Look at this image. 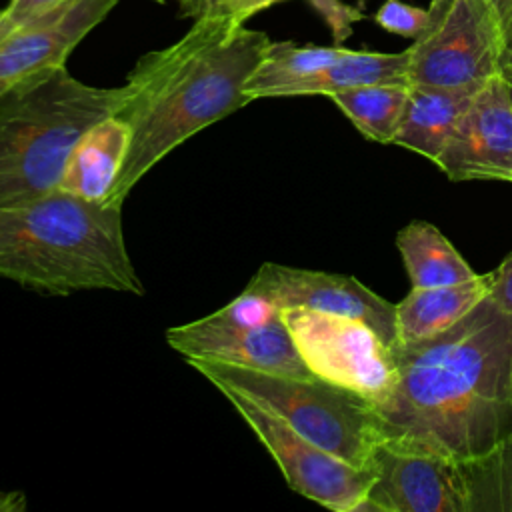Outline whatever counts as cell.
<instances>
[{
	"label": "cell",
	"instance_id": "obj_32",
	"mask_svg": "<svg viewBox=\"0 0 512 512\" xmlns=\"http://www.w3.org/2000/svg\"><path fill=\"white\" fill-rule=\"evenodd\" d=\"M154 2H166V0H154Z\"/></svg>",
	"mask_w": 512,
	"mask_h": 512
},
{
	"label": "cell",
	"instance_id": "obj_15",
	"mask_svg": "<svg viewBox=\"0 0 512 512\" xmlns=\"http://www.w3.org/2000/svg\"><path fill=\"white\" fill-rule=\"evenodd\" d=\"M130 130L116 114L94 124L74 146L58 190L106 202L128 154Z\"/></svg>",
	"mask_w": 512,
	"mask_h": 512
},
{
	"label": "cell",
	"instance_id": "obj_29",
	"mask_svg": "<svg viewBox=\"0 0 512 512\" xmlns=\"http://www.w3.org/2000/svg\"><path fill=\"white\" fill-rule=\"evenodd\" d=\"M26 508V496L22 492L0 490V512H20Z\"/></svg>",
	"mask_w": 512,
	"mask_h": 512
},
{
	"label": "cell",
	"instance_id": "obj_21",
	"mask_svg": "<svg viewBox=\"0 0 512 512\" xmlns=\"http://www.w3.org/2000/svg\"><path fill=\"white\" fill-rule=\"evenodd\" d=\"M460 466L470 512H512V434L490 454Z\"/></svg>",
	"mask_w": 512,
	"mask_h": 512
},
{
	"label": "cell",
	"instance_id": "obj_33",
	"mask_svg": "<svg viewBox=\"0 0 512 512\" xmlns=\"http://www.w3.org/2000/svg\"><path fill=\"white\" fill-rule=\"evenodd\" d=\"M510 90H512V86H510Z\"/></svg>",
	"mask_w": 512,
	"mask_h": 512
},
{
	"label": "cell",
	"instance_id": "obj_31",
	"mask_svg": "<svg viewBox=\"0 0 512 512\" xmlns=\"http://www.w3.org/2000/svg\"><path fill=\"white\" fill-rule=\"evenodd\" d=\"M2 14H4V12H2V8H0V40L6 38V30H4V24H2Z\"/></svg>",
	"mask_w": 512,
	"mask_h": 512
},
{
	"label": "cell",
	"instance_id": "obj_20",
	"mask_svg": "<svg viewBox=\"0 0 512 512\" xmlns=\"http://www.w3.org/2000/svg\"><path fill=\"white\" fill-rule=\"evenodd\" d=\"M410 84H368L334 92L328 98L372 142L392 144L402 120Z\"/></svg>",
	"mask_w": 512,
	"mask_h": 512
},
{
	"label": "cell",
	"instance_id": "obj_10",
	"mask_svg": "<svg viewBox=\"0 0 512 512\" xmlns=\"http://www.w3.org/2000/svg\"><path fill=\"white\" fill-rule=\"evenodd\" d=\"M278 308H310L360 318L392 348L396 344L394 304L346 274L304 270L266 262L246 284Z\"/></svg>",
	"mask_w": 512,
	"mask_h": 512
},
{
	"label": "cell",
	"instance_id": "obj_24",
	"mask_svg": "<svg viewBox=\"0 0 512 512\" xmlns=\"http://www.w3.org/2000/svg\"><path fill=\"white\" fill-rule=\"evenodd\" d=\"M62 0H10L6 8H2V24H4V30H6V36L40 18L42 14H46L48 10H52L56 4H60Z\"/></svg>",
	"mask_w": 512,
	"mask_h": 512
},
{
	"label": "cell",
	"instance_id": "obj_27",
	"mask_svg": "<svg viewBox=\"0 0 512 512\" xmlns=\"http://www.w3.org/2000/svg\"><path fill=\"white\" fill-rule=\"evenodd\" d=\"M498 76L512 86V20L502 28L498 52Z\"/></svg>",
	"mask_w": 512,
	"mask_h": 512
},
{
	"label": "cell",
	"instance_id": "obj_8",
	"mask_svg": "<svg viewBox=\"0 0 512 512\" xmlns=\"http://www.w3.org/2000/svg\"><path fill=\"white\" fill-rule=\"evenodd\" d=\"M222 394L272 454L294 492L334 512H360L374 482L372 468L340 460L238 392Z\"/></svg>",
	"mask_w": 512,
	"mask_h": 512
},
{
	"label": "cell",
	"instance_id": "obj_14",
	"mask_svg": "<svg viewBox=\"0 0 512 512\" xmlns=\"http://www.w3.org/2000/svg\"><path fill=\"white\" fill-rule=\"evenodd\" d=\"M484 86V84H482ZM482 86L410 84L394 142L422 158L436 162Z\"/></svg>",
	"mask_w": 512,
	"mask_h": 512
},
{
	"label": "cell",
	"instance_id": "obj_11",
	"mask_svg": "<svg viewBox=\"0 0 512 512\" xmlns=\"http://www.w3.org/2000/svg\"><path fill=\"white\" fill-rule=\"evenodd\" d=\"M374 482L360 512H470L462 466L378 444Z\"/></svg>",
	"mask_w": 512,
	"mask_h": 512
},
{
	"label": "cell",
	"instance_id": "obj_6",
	"mask_svg": "<svg viewBox=\"0 0 512 512\" xmlns=\"http://www.w3.org/2000/svg\"><path fill=\"white\" fill-rule=\"evenodd\" d=\"M186 360H208L286 378H316L302 360L280 308L244 288L220 310L166 330Z\"/></svg>",
	"mask_w": 512,
	"mask_h": 512
},
{
	"label": "cell",
	"instance_id": "obj_5",
	"mask_svg": "<svg viewBox=\"0 0 512 512\" xmlns=\"http://www.w3.org/2000/svg\"><path fill=\"white\" fill-rule=\"evenodd\" d=\"M220 392H238L340 460L370 468L382 442L376 404L320 378H286L208 360H186Z\"/></svg>",
	"mask_w": 512,
	"mask_h": 512
},
{
	"label": "cell",
	"instance_id": "obj_30",
	"mask_svg": "<svg viewBox=\"0 0 512 512\" xmlns=\"http://www.w3.org/2000/svg\"><path fill=\"white\" fill-rule=\"evenodd\" d=\"M488 4L496 12V18L500 22V32H502V28L512 20V0H488Z\"/></svg>",
	"mask_w": 512,
	"mask_h": 512
},
{
	"label": "cell",
	"instance_id": "obj_3",
	"mask_svg": "<svg viewBox=\"0 0 512 512\" xmlns=\"http://www.w3.org/2000/svg\"><path fill=\"white\" fill-rule=\"evenodd\" d=\"M0 276L48 294H144L126 248L122 206L62 190L0 208Z\"/></svg>",
	"mask_w": 512,
	"mask_h": 512
},
{
	"label": "cell",
	"instance_id": "obj_25",
	"mask_svg": "<svg viewBox=\"0 0 512 512\" xmlns=\"http://www.w3.org/2000/svg\"><path fill=\"white\" fill-rule=\"evenodd\" d=\"M494 282L490 298L508 314H512V252L492 270Z\"/></svg>",
	"mask_w": 512,
	"mask_h": 512
},
{
	"label": "cell",
	"instance_id": "obj_4",
	"mask_svg": "<svg viewBox=\"0 0 512 512\" xmlns=\"http://www.w3.org/2000/svg\"><path fill=\"white\" fill-rule=\"evenodd\" d=\"M124 86L98 88L64 66L34 74L0 94V208L58 190L78 140L116 114Z\"/></svg>",
	"mask_w": 512,
	"mask_h": 512
},
{
	"label": "cell",
	"instance_id": "obj_1",
	"mask_svg": "<svg viewBox=\"0 0 512 512\" xmlns=\"http://www.w3.org/2000/svg\"><path fill=\"white\" fill-rule=\"evenodd\" d=\"M384 446L466 464L512 434V314L490 296L448 330L392 346Z\"/></svg>",
	"mask_w": 512,
	"mask_h": 512
},
{
	"label": "cell",
	"instance_id": "obj_12",
	"mask_svg": "<svg viewBox=\"0 0 512 512\" xmlns=\"http://www.w3.org/2000/svg\"><path fill=\"white\" fill-rule=\"evenodd\" d=\"M434 164L452 182H512V90L500 76L474 94Z\"/></svg>",
	"mask_w": 512,
	"mask_h": 512
},
{
	"label": "cell",
	"instance_id": "obj_19",
	"mask_svg": "<svg viewBox=\"0 0 512 512\" xmlns=\"http://www.w3.org/2000/svg\"><path fill=\"white\" fill-rule=\"evenodd\" d=\"M346 48L342 46H298L294 42H270L258 68L246 82L248 100L286 98L300 80L332 64Z\"/></svg>",
	"mask_w": 512,
	"mask_h": 512
},
{
	"label": "cell",
	"instance_id": "obj_18",
	"mask_svg": "<svg viewBox=\"0 0 512 512\" xmlns=\"http://www.w3.org/2000/svg\"><path fill=\"white\" fill-rule=\"evenodd\" d=\"M408 62V48L396 54L346 48L332 64L294 84L288 96H330L368 84H410Z\"/></svg>",
	"mask_w": 512,
	"mask_h": 512
},
{
	"label": "cell",
	"instance_id": "obj_26",
	"mask_svg": "<svg viewBox=\"0 0 512 512\" xmlns=\"http://www.w3.org/2000/svg\"><path fill=\"white\" fill-rule=\"evenodd\" d=\"M276 2H282V0H226L216 14H226L232 20L244 24L250 16L270 8Z\"/></svg>",
	"mask_w": 512,
	"mask_h": 512
},
{
	"label": "cell",
	"instance_id": "obj_9",
	"mask_svg": "<svg viewBox=\"0 0 512 512\" xmlns=\"http://www.w3.org/2000/svg\"><path fill=\"white\" fill-rule=\"evenodd\" d=\"M500 22L488 0H450L432 28L408 48V82L482 86L498 76Z\"/></svg>",
	"mask_w": 512,
	"mask_h": 512
},
{
	"label": "cell",
	"instance_id": "obj_16",
	"mask_svg": "<svg viewBox=\"0 0 512 512\" xmlns=\"http://www.w3.org/2000/svg\"><path fill=\"white\" fill-rule=\"evenodd\" d=\"M492 282L494 272H484L460 284L412 288L394 304L396 344L416 342L448 330L490 296Z\"/></svg>",
	"mask_w": 512,
	"mask_h": 512
},
{
	"label": "cell",
	"instance_id": "obj_2",
	"mask_svg": "<svg viewBox=\"0 0 512 512\" xmlns=\"http://www.w3.org/2000/svg\"><path fill=\"white\" fill-rule=\"evenodd\" d=\"M270 42L262 30L212 14L196 18L174 44L144 54L128 74L116 110L130 130V144L106 202L122 206L166 154L246 106V82Z\"/></svg>",
	"mask_w": 512,
	"mask_h": 512
},
{
	"label": "cell",
	"instance_id": "obj_22",
	"mask_svg": "<svg viewBox=\"0 0 512 512\" xmlns=\"http://www.w3.org/2000/svg\"><path fill=\"white\" fill-rule=\"evenodd\" d=\"M374 20L380 28L412 40L422 38L432 26L430 10L406 4L402 0H384L374 14Z\"/></svg>",
	"mask_w": 512,
	"mask_h": 512
},
{
	"label": "cell",
	"instance_id": "obj_13",
	"mask_svg": "<svg viewBox=\"0 0 512 512\" xmlns=\"http://www.w3.org/2000/svg\"><path fill=\"white\" fill-rule=\"evenodd\" d=\"M118 4V0H62L40 18L0 40V94L10 86L64 66L70 52Z\"/></svg>",
	"mask_w": 512,
	"mask_h": 512
},
{
	"label": "cell",
	"instance_id": "obj_7",
	"mask_svg": "<svg viewBox=\"0 0 512 512\" xmlns=\"http://www.w3.org/2000/svg\"><path fill=\"white\" fill-rule=\"evenodd\" d=\"M294 344L320 380L354 390L374 404L392 390V348L360 318L310 308H280Z\"/></svg>",
	"mask_w": 512,
	"mask_h": 512
},
{
	"label": "cell",
	"instance_id": "obj_28",
	"mask_svg": "<svg viewBox=\"0 0 512 512\" xmlns=\"http://www.w3.org/2000/svg\"><path fill=\"white\" fill-rule=\"evenodd\" d=\"M226 0H180V12L188 18H202L216 14Z\"/></svg>",
	"mask_w": 512,
	"mask_h": 512
},
{
	"label": "cell",
	"instance_id": "obj_17",
	"mask_svg": "<svg viewBox=\"0 0 512 512\" xmlns=\"http://www.w3.org/2000/svg\"><path fill=\"white\" fill-rule=\"evenodd\" d=\"M412 288H434L472 280L478 272L464 260L452 242L430 222L412 220L396 234Z\"/></svg>",
	"mask_w": 512,
	"mask_h": 512
},
{
	"label": "cell",
	"instance_id": "obj_23",
	"mask_svg": "<svg viewBox=\"0 0 512 512\" xmlns=\"http://www.w3.org/2000/svg\"><path fill=\"white\" fill-rule=\"evenodd\" d=\"M308 2L330 28L334 46H342V42L352 36V24L366 18L356 6L344 4L342 0H308Z\"/></svg>",
	"mask_w": 512,
	"mask_h": 512
}]
</instances>
